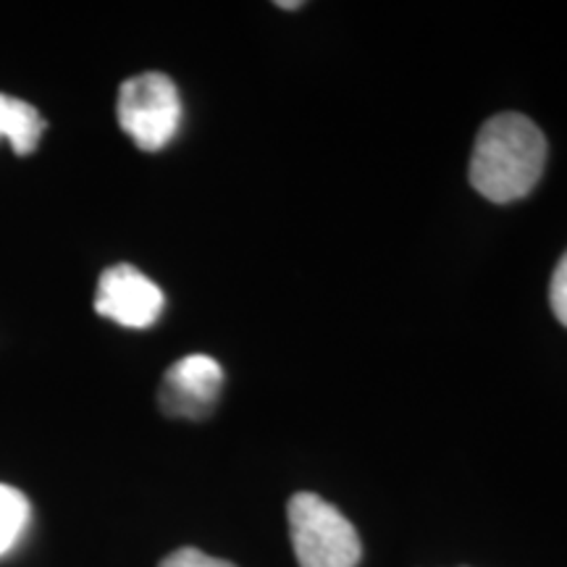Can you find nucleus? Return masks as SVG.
<instances>
[{"label":"nucleus","mask_w":567,"mask_h":567,"mask_svg":"<svg viewBox=\"0 0 567 567\" xmlns=\"http://www.w3.org/2000/svg\"><path fill=\"white\" fill-rule=\"evenodd\" d=\"M224 371L210 354H187L163 375L158 402L166 415L205 417L218 402Z\"/></svg>","instance_id":"5"},{"label":"nucleus","mask_w":567,"mask_h":567,"mask_svg":"<svg viewBox=\"0 0 567 567\" xmlns=\"http://www.w3.org/2000/svg\"><path fill=\"white\" fill-rule=\"evenodd\" d=\"M163 308H166V297H163L158 284L130 264L105 268L101 281H97V316L126 326V329H147L158 321Z\"/></svg>","instance_id":"4"},{"label":"nucleus","mask_w":567,"mask_h":567,"mask_svg":"<svg viewBox=\"0 0 567 567\" xmlns=\"http://www.w3.org/2000/svg\"><path fill=\"white\" fill-rule=\"evenodd\" d=\"M289 536L300 567H358L363 547L358 530L331 502L300 492L289 499Z\"/></svg>","instance_id":"2"},{"label":"nucleus","mask_w":567,"mask_h":567,"mask_svg":"<svg viewBox=\"0 0 567 567\" xmlns=\"http://www.w3.org/2000/svg\"><path fill=\"white\" fill-rule=\"evenodd\" d=\"M30 499L9 484H0V557L9 555L30 523Z\"/></svg>","instance_id":"7"},{"label":"nucleus","mask_w":567,"mask_h":567,"mask_svg":"<svg viewBox=\"0 0 567 567\" xmlns=\"http://www.w3.org/2000/svg\"><path fill=\"white\" fill-rule=\"evenodd\" d=\"M549 305H551V313L557 316V321L567 329V252L559 258L555 274H551Z\"/></svg>","instance_id":"8"},{"label":"nucleus","mask_w":567,"mask_h":567,"mask_svg":"<svg viewBox=\"0 0 567 567\" xmlns=\"http://www.w3.org/2000/svg\"><path fill=\"white\" fill-rule=\"evenodd\" d=\"M42 134H45L42 113L27 101L0 92V140H9L17 155H30L38 151Z\"/></svg>","instance_id":"6"},{"label":"nucleus","mask_w":567,"mask_h":567,"mask_svg":"<svg viewBox=\"0 0 567 567\" xmlns=\"http://www.w3.org/2000/svg\"><path fill=\"white\" fill-rule=\"evenodd\" d=\"M547 166V137L523 113H496L481 126L471 155L473 189L492 203L526 197Z\"/></svg>","instance_id":"1"},{"label":"nucleus","mask_w":567,"mask_h":567,"mask_svg":"<svg viewBox=\"0 0 567 567\" xmlns=\"http://www.w3.org/2000/svg\"><path fill=\"white\" fill-rule=\"evenodd\" d=\"M116 113L124 134L140 151L158 153L179 130V90L161 71H145L122 84Z\"/></svg>","instance_id":"3"},{"label":"nucleus","mask_w":567,"mask_h":567,"mask_svg":"<svg viewBox=\"0 0 567 567\" xmlns=\"http://www.w3.org/2000/svg\"><path fill=\"white\" fill-rule=\"evenodd\" d=\"M158 567H237V565L226 563V559L205 555V551L195 549V547H184V549L172 551V555L163 559Z\"/></svg>","instance_id":"9"},{"label":"nucleus","mask_w":567,"mask_h":567,"mask_svg":"<svg viewBox=\"0 0 567 567\" xmlns=\"http://www.w3.org/2000/svg\"><path fill=\"white\" fill-rule=\"evenodd\" d=\"M276 6H279V9H289V11L302 9V3H297V0H292V3H284V0H281V3H276Z\"/></svg>","instance_id":"10"}]
</instances>
